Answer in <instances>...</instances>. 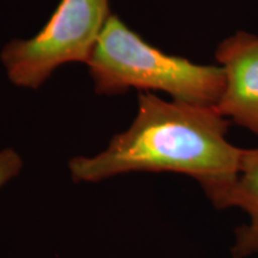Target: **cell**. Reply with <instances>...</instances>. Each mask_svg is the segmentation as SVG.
<instances>
[{
  "instance_id": "6da1fadb",
  "label": "cell",
  "mask_w": 258,
  "mask_h": 258,
  "mask_svg": "<svg viewBox=\"0 0 258 258\" xmlns=\"http://www.w3.org/2000/svg\"><path fill=\"white\" fill-rule=\"evenodd\" d=\"M131 127L95 157L70 163L76 182L127 172H176L192 177L213 201L235 180L244 150L226 139L231 121L212 105L167 102L150 92L138 98Z\"/></svg>"
},
{
  "instance_id": "7a4b0ae2",
  "label": "cell",
  "mask_w": 258,
  "mask_h": 258,
  "mask_svg": "<svg viewBox=\"0 0 258 258\" xmlns=\"http://www.w3.org/2000/svg\"><path fill=\"white\" fill-rule=\"evenodd\" d=\"M96 91L115 96L129 89L163 91L175 101L215 106L225 86L217 64H199L147 43L110 15L86 63Z\"/></svg>"
},
{
  "instance_id": "3957f363",
  "label": "cell",
  "mask_w": 258,
  "mask_h": 258,
  "mask_svg": "<svg viewBox=\"0 0 258 258\" xmlns=\"http://www.w3.org/2000/svg\"><path fill=\"white\" fill-rule=\"evenodd\" d=\"M109 0H61L34 37L12 40L0 59L16 86L37 89L62 64L91 56L106 21Z\"/></svg>"
},
{
  "instance_id": "277c9868",
  "label": "cell",
  "mask_w": 258,
  "mask_h": 258,
  "mask_svg": "<svg viewBox=\"0 0 258 258\" xmlns=\"http://www.w3.org/2000/svg\"><path fill=\"white\" fill-rule=\"evenodd\" d=\"M215 59L225 76L224 91L215 108L258 137V36L237 31L219 43Z\"/></svg>"
},
{
  "instance_id": "5b68a950",
  "label": "cell",
  "mask_w": 258,
  "mask_h": 258,
  "mask_svg": "<svg viewBox=\"0 0 258 258\" xmlns=\"http://www.w3.org/2000/svg\"><path fill=\"white\" fill-rule=\"evenodd\" d=\"M212 203L219 209L239 208L249 217V224L235 231L233 257L245 258L258 253V146L244 150L235 180Z\"/></svg>"
},
{
  "instance_id": "8992f818",
  "label": "cell",
  "mask_w": 258,
  "mask_h": 258,
  "mask_svg": "<svg viewBox=\"0 0 258 258\" xmlns=\"http://www.w3.org/2000/svg\"><path fill=\"white\" fill-rule=\"evenodd\" d=\"M21 157L11 148L0 151V188L18 175L22 169Z\"/></svg>"
}]
</instances>
